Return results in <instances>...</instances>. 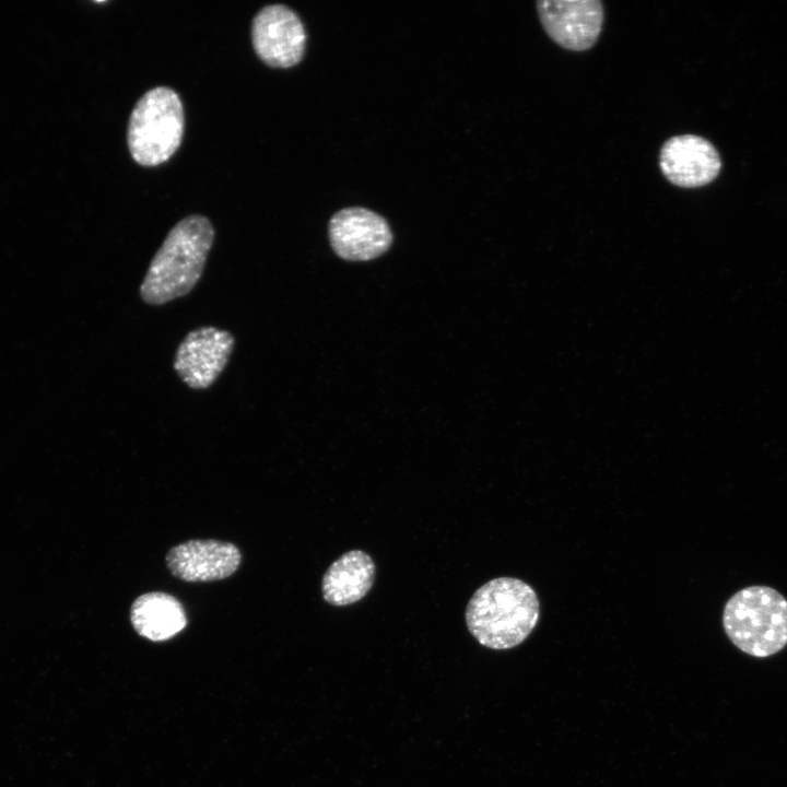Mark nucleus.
<instances>
[{
	"label": "nucleus",
	"instance_id": "nucleus-12",
	"mask_svg": "<svg viewBox=\"0 0 787 787\" xmlns=\"http://www.w3.org/2000/svg\"><path fill=\"white\" fill-rule=\"evenodd\" d=\"M130 621L139 635L153 642L169 639L187 625L180 601L162 591L139 596L131 604Z\"/></svg>",
	"mask_w": 787,
	"mask_h": 787
},
{
	"label": "nucleus",
	"instance_id": "nucleus-1",
	"mask_svg": "<svg viewBox=\"0 0 787 787\" xmlns=\"http://www.w3.org/2000/svg\"><path fill=\"white\" fill-rule=\"evenodd\" d=\"M215 231L211 221L191 214L167 233L139 287L141 299L161 306L189 294L202 277Z\"/></svg>",
	"mask_w": 787,
	"mask_h": 787
},
{
	"label": "nucleus",
	"instance_id": "nucleus-3",
	"mask_svg": "<svg viewBox=\"0 0 787 787\" xmlns=\"http://www.w3.org/2000/svg\"><path fill=\"white\" fill-rule=\"evenodd\" d=\"M724 630L741 651L757 658L787 645V600L768 586H749L732 595L723 612Z\"/></svg>",
	"mask_w": 787,
	"mask_h": 787
},
{
	"label": "nucleus",
	"instance_id": "nucleus-8",
	"mask_svg": "<svg viewBox=\"0 0 787 787\" xmlns=\"http://www.w3.org/2000/svg\"><path fill=\"white\" fill-rule=\"evenodd\" d=\"M537 11L549 37L565 49L587 50L601 33L603 8L599 0H540Z\"/></svg>",
	"mask_w": 787,
	"mask_h": 787
},
{
	"label": "nucleus",
	"instance_id": "nucleus-4",
	"mask_svg": "<svg viewBox=\"0 0 787 787\" xmlns=\"http://www.w3.org/2000/svg\"><path fill=\"white\" fill-rule=\"evenodd\" d=\"M185 129L179 95L168 86L146 91L136 103L128 121L127 143L141 166H157L179 148Z\"/></svg>",
	"mask_w": 787,
	"mask_h": 787
},
{
	"label": "nucleus",
	"instance_id": "nucleus-11",
	"mask_svg": "<svg viewBox=\"0 0 787 787\" xmlns=\"http://www.w3.org/2000/svg\"><path fill=\"white\" fill-rule=\"evenodd\" d=\"M375 579L373 559L362 550L342 554L326 571L321 590L324 599L332 606H348L361 600Z\"/></svg>",
	"mask_w": 787,
	"mask_h": 787
},
{
	"label": "nucleus",
	"instance_id": "nucleus-6",
	"mask_svg": "<svg viewBox=\"0 0 787 787\" xmlns=\"http://www.w3.org/2000/svg\"><path fill=\"white\" fill-rule=\"evenodd\" d=\"M306 31L297 13L285 4L261 8L251 22L252 47L260 60L272 68L297 64L305 52Z\"/></svg>",
	"mask_w": 787,
	"mask_h": 787
},
{
	"label": "nucleus",
	"instance_id": "nucleus-9",
	"mask_svg": "<svg viewBox=\"0 0 787 787\" xmlns=\"http://www.w3.org/2000/svg\"><path fill=\"white\" fill-rule=\"evenodd\" d=\"M171 574L187 583L215 582L230 577L240 565L238 548L226 541L188 540L166 554Z\"/></svg>",
	"mask_w": 787,
	"mask_h": 787
},
{
	"label": "nucleus",
	"instance_id": "nucleus-7",
	"mask_svg": "<svg viewBox=\"0 0 787 787\" xmlns=\"http://www.w3.org/2000/svg\"><path fill=\"white\" fill-rule=\"evenodd\" d=\"M329 239L334 252L350 261H366L386 252L392 243L387 221L361 207L344 208L329 221Z\"/></svg>",
	"mask_w": 787,
	"mask_h": 787
},
{
	"label": "nucleus",
	"instance_id": "nucleus-10",
	"mask_svg": "<svg viewBox=\"0 0 787 787\" xmlns=\"http://www.w3.org/2000/svg\"><path fill=\"white\" fill-rule=\"evenodd\" d=\"M659 167L671 184L682 188H697L717 177L721 161L708 140L695 134H680L662 144Z\"/></svg>",
	"mask_w": 787,
	"mask_h": 787
},
{
	"label": "nucleus",
	"instance_id": "nucleus-5",
	"mask_svg": "<svg viewBox=\"0 0 787 787\" xmlns=\"http://www.w3.org/2000/svg\"><path fill=\"white\" fill-rule=\"evenodd\" d=\"M235 346L234 336L224 329L202 326L189 331L174 356V371L189 388L211 387L225 369Z\"/></svg>",
	"mask_w": 787,
	"mask_h": 787
},
{
	"label": "nucleus",
	"instance_id": "nucleus-2",
	"mask_svg": "<svg viewBox=\"0 0 787 787\" xmlns=\"http://www.w3.org/2000/svg\"><path fill=\"white\" fill-rule=\"evenodd\" d=\"M539 614V599L530 585L514 577H497L472 595L466 609V623L481 645L509 649L529 636Z\"/></svg>",
	"mask_w": 787,
	"mask_h": 787
}]
</instances>
